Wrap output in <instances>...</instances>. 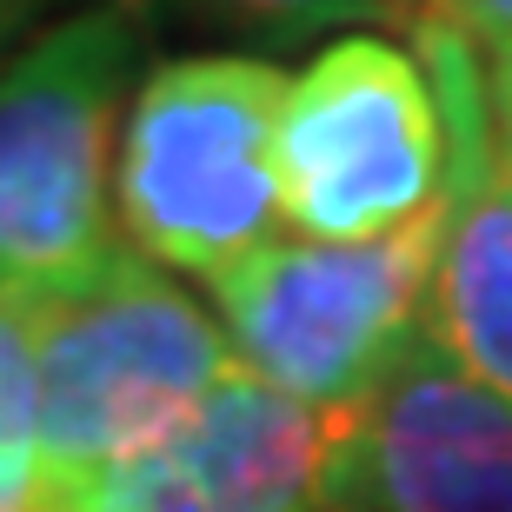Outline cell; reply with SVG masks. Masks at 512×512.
<instances>
[{"label": "cell", "instance_id": "1", "mask_svg": "<svg viewBox=\"0 0 512 512\" xmlns=\"http://www.w3.org/2000/svg\"><path fill=\"white\" fill-rule=\"evenodd\" d=\"M27 320L40 373L34 499L80 506L100 473L187 433L240 366L227 333L133 247L80 286L27 306Z\"/></svg>", "mask_w": 512, "mask_h": 512}, {"label": "cell", "instance_id": "2", "mask_svg": "<svg viewBox=\"0 0 512 512\" xmlns=\"http://www.w3.org/2000/svg\"><path fill=\"white\" fill-rule=\"evenodd\" d=\"M286 80L260 54H180L140 80L114 147V207L140 260L220 280L273 247Z\"/></svg>", "mask_w": 512, "mask_h": 512}, {"label": "cell", "instance_id": "3", "mask_svg": "<svg viewBox=\"0 0 512 512\" xmlns=\"http://www.w3.org/2000/svg\"><path fill=\"white\" fill-rule=\"evenodd\" d=\"M140 27L67 14L0 67V300L40 306L120 253L107 187Z\"/></svg>", "mask_w": 512, "mask_h": 512}, {"label": "cell", "instance_id": "4", "mask_svg": "<svg viewBox=\"0 0 512 512\" xmlns=\"http://www.w3.org/2000/svg\"><path fill=\"white\" fill-rule=\"evenodd\" d=\"M439 260V207L406 233L320 247L273 240L227 266L213 286L233 360L273 393L340 413L406 360L426 320V286Z\"/></svg>", "mask_w": 512, "mask_h": 512}, {"label": "cell", "instance_id": "5", "mask_svg": "<svg viewBox=\"0 0 512 512\" xmlns=\"http://www.w3.org/2000/svg\"><path fill=\"white\" fill-rule=\"evenodd\" d=\"M280 220L320 247L419 227L446 193V120L419 54L346 34L286 80L273 127Z\"/></svg>", "mask_w": 512, "mask_h": 512}, {"label": "cell", "instance_id": "6", "mask_svg": "<svg viewBox=\"0 0 512 512\" xmlns=\"http://www.w3.org/2000/svg\"><path fill=\"white\" fill-rule=\"evenodd\" d=\"M419 67L446 120L439 260L419 333L446 360L512 406V147L499 133L486 67L459 34L413 20Z\"/></svg>", "mask_w": 512, "mask_h": 512}, {"label": "cell", "instance_id": "7", "mask_svg": "<svg viewBox=\"0 0 512 512\" xmlns=\"http://www.w3.org/2000/svg\"><path fill=\"white\" fill-rule=\"evenodd\" d=\"M326 512H512V406L419 333L360 406H340Z\"/></svg>", "mask_w": 512, "mask_h": 512}, {"label": "cell", "instance_id": "8", "mask_svg": "<svg viewBox=\"0 0 512 512\" xmlns=\"http://www.w3.org/2000/svg\"><path fill=\"white\" fill-rule=\"evenodd\" d=\"M340 413L300 406L233 366L180 439L100 473L87 512H326Z\"/></svg>", "mask_w": 512, "mask_h": 512}, {"label": "cell", "instance_id": "9", "mask_svg": "<svg viewBox=\"0 0 512 512\" xmlns=\"http://www.w3.org/2000/svg\"><path fill=\"white\" fill-rule=\"evenodd\" d=\"M120 14L193 20V27H227L253 40H306L346 20H413V0H120Z\"/></svg>", "mask_w": 512, "mask_h": 512}, {"label": "cell", "instance_id": "10", "mask_svg": "<svg viewBox=\"0 0 512 512\" xmlns=\"http://www.w3.org/2000/svg\"><path fill=\"white\" fill-rule=\"evenodd\" d=\"M40 479V373L27 306L0 300V512H20Z\"/></svg>", "mask_w": 512, "mask_h": 512}, {"label": "cell", "instance_id": "11", "mask_svg": "<svg viewBox=\"0 0 512 512\" xmlns=\"http://www.w3.org/2000/svg\"><path fill=\"white\" fill-rule=\"evenodd\" d=\"M413 20H433L473 47L499 120H512V0H413Z\"/></svg>", "mask_w": 512, "mask_h": 512}, {"label": "cell", "instance_id": "12", "mask_svg": "<svg viewBox=\"0 0 512 512\" xmlns=\"http://www.w3.org/2000/svg\"><path fill=\"white\" fill-rule=\"evenodd\" d=\"M40 7H47V0H0V67L27 47V27H34Z\"/></svg>", "mask_w": 512, "mask_h": 512}, {"label": "cell", "instance_id": "13", "mask_svg": "<svg viewBox=\"0 0 512 512\" xmlns=\"http://www.w3.org/2000/svg\"><path fill=\"white\" fill-rule=\"evenodd\" d=\"M20 512H87V506H67V499H27Z\"/></svg>", "mask_w": 512, "mask_h": 512}, {"label": "cell", "instance_id": "14", "mask_svg": "<svg viewBox=\"0 0 512 512\" xmlns=\"http://www.w3.org/2000/svg\"><path fill=\"white\" fill-rule=\"evenodd\" d=\"M493 114H499V107H493ZM499 133H506V147H512V120H499Z\"/></svg>", "mask_w": 512, "mask_h": 512}]
</instances>
